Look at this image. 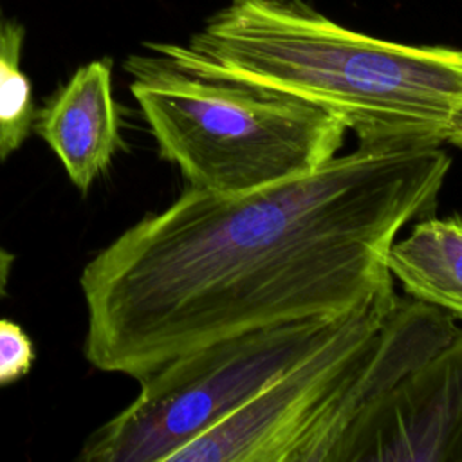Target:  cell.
<instances>
[{"instance_id": "1", "label": "cell", "mask_w": 462, "mask_h": 462, "mask_svg": "<svg viewBox=\"0 0 462 462\" xmlns=\"http://www.w3.org/2000/svg\"><path fill=\"white\" fill-rule=\"evenodd\" d=\"M449 168L440 146L359 144L244 195L188 186L83 267L87 361L139 381L229 336L354 312L393 289L388 249L435 215Z\"/></svg>"}, {"instance_id": "2", "label": "cell", "mask_w": 462, "mask_h": 462, "mask_svg": "<svg viewBox=\"0 0 462 462\" xmlns=\"http://www.w3.org/2000/svg\"><path fill=\"white\" fill-rule=\"evenodd\" d=\"M148 49L199 76L312 103L359 144L462 148V49L375 38L305 0H227L186 43Z\"/></svg>"}, {"instance_id": "3", "label": "cell", "mask_w": 462, "mask_h": 462, "mask_svg": "<svg viewBox=\"0 0 462 462\" xmlns=\"http://www.w3.org/2000/svg\"><path fill=\"white\" fill-rule=\"evenodd\" d=\"M125 69L159 155L193 188L251 193L321 168L345 143L346 126L300 97L199 76L155 52Z\"/></svg>"}, {"instance_id": "4", "label": "cell", "mask_w": 462, "mask_h": 462, "mask_svg": "<svg viewBox=\"0 0 462 462\" xmlns=\"http://www.w3.org/2000/svg\"><path fill=\"white\" fill-rule=\"evenodd\" d=\"M350 314L276 323L177 356L139 379L137 397L87 437L78 458L166 462L323 345Z\"/></svg>"}, {"instance_id": "5", "label": "cell", "mask_w": 462, "mask_h": 462, "mask_svg": "<svg viewBox=\"0 0 462 462\" xmlns=\"http://www.w3.org/2000/svg\"><path fill=\"white\" fill-rule=\"evenodd\" d=\"M388 289L354 310L314 352L166 462H296V457L395 301Z\"/></svg>"}, {"instance_id": "6", "label": "cell", "mask_w": 462, "mask_h": 462, "mask_svg": "<svg viewBox=\"0 0 462 462\" xmlns=\"http://www.w3.org/2000/svg\"><path fill=\"white\" fill-rule=\"evenodd\" d=\"M332 462H462V328L381 397Z\"/></svg>"}, {"instance_id": "7", "label": "cell", "mask_w": 462, "mask_h": 462, "mask_svg": "<svg viewBox=\"0 0 462 462\" xmlns=\"http://www.w3.org/2000/svg\"><path fill=\"white\" fill-rule=\"evenodd\" d=\"M32 130L60 159L69 180L87 193L125 146L110 60L76 69L34 112Z\"/></svg>"}, {"instance_id": "8", "label": "cell", "mask_w": 462, "mask_h": 462, "mask_svg": "<svg viewBox=\"0 0 462 462\" xmlns=\"http://www.w3.org/2000/svg\"><path fill=\"white\" fill-rule=\"evenodd\" d=\"M386 267L408 296L462 319V215L415 220L390 245Z\"/></svg>"}, {"instance_id": "9", "label": "cell", "mask_w": 462, "mask_h": 462, "mask_svg": "<svg viewBox=\"0 0 462 462\" xmlns=\"http://www.w3.org/2000/svg\"><path fill=\"white\" fill-rule=\"evenodd\" d=\"M23 27L0 4V135L18 150L32 130V87L22 70Z\"/></svg>"}, {"instance_id": "10", "label": "cell", "mask_w": 462, "mask_h": 462, "mask_svg": "<svg viewBox=\"0 0 462 462\" xmlns=\"http://www.w3.org/2000/svg\"><path fill=\"white\" fill-rule=\"evenodd\" d=\"M32 361V341L23 328L11 319H0V386L27 375Z\"/></svg>"}, {"instance_id": "11", "label": "cell", "mask_w": 462, "mask_h": 462, "mask_svg": "<svg viewBox=\"0 0 462 462\" xmlns=\"http://www.w3.org/2000/svg\"><path fill=\"white\" fill-rule=\"evenodd\" d=\"M13 265H14V254L0 245V298L5 296Z\"/></svg>"}, {"instance_id": "12", "label": "cell", "mask_w": 462, "mask_h": 462, "mask_svg": "<svg viewBox=\"0 0 462 462\" xmlns=\"http://www.w3.org/2000/svg\"><path fill=\"white\" fill-rule=\"evenodd\" d=\"M14 150L9 146V143L0 135V162H4Z\"/></svg>"}]
</instances>
